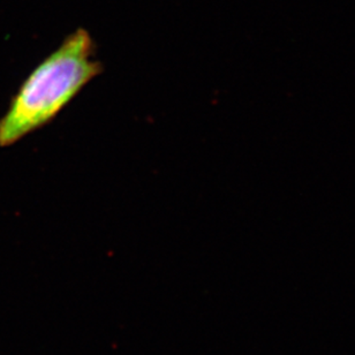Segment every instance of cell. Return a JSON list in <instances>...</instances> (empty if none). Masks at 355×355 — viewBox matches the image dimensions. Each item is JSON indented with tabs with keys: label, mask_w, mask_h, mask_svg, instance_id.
<instances>
[{
	"label": "cell",
	"mask_w": 355,
	"mask_h": 355,
	"mask_svg": "<svg viewBox=\"0 0 355 355\" xmlns=\"http://www.w3.org/2000/svg\"><path fill=\"white\" fill-rule=\"evenodd\" d=\"M96 44L79 28L45 57L24 80L0 118V147H10L46 126L104 71L95 58Z\"/></svg>",
	"instance_id": "1"
}]
</instances>
